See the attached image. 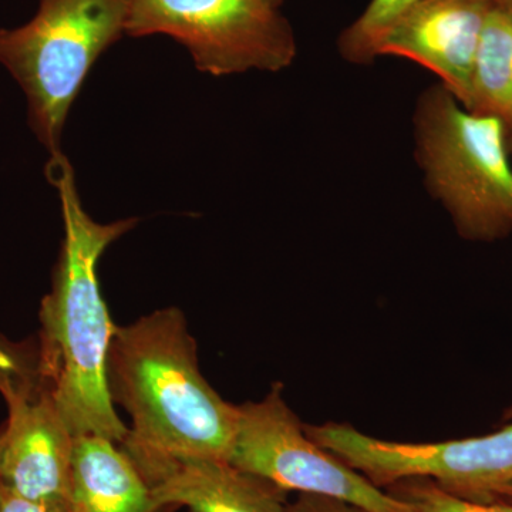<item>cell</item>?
<instances>
[{
	"label": "cell",
	"mask_w": 512,
	"mask_h": 512,
	"mask_svg": "<svg viewBox=\"0 0 512 512\" xmlns=\"http://www.w3.org/2000/svg\"><path fill=\"white\" fill-rule=\"evenodd\" d=\"M107 384L113 403L131 417L120 447L148 485L180 461L228 460L239 409L202 376L180 309H160L116 328Z\"/></svg>",
	"instance_id": "7a4b0ae2"
},
{
	"label": "cell",
	"mask_w": 512,
	"mask_h": 512,
	"mask_svg": "<svg viewBox=\"0 0 512 512\" xmlns=\"http://www.w3.org/2000/svg\"><path fill=\"white\" fill-rule=\"evenodd\" d=\"M495 500H503L512 503V483L500 488V490L495 493Z\"/></svg>",
	"instance_id": "ac0fdd59"
},
{
	"label": "cell",
	"mask_w": 512,
	"mask_h": 512,
	"mask_svg": "<svg viewBox=\"0 0 512 512\" xmlns=\"http://www.w3.org/2000/svg\"><path fill=\"white\" fill-rule=\"evenodd\" d=\"M39 386L37 355L0 338V393L6 403L25 396Z\"/></svg>",
	"instance_id": "9a60e30c"
},
{
	"label": "cell",
	"mask_w": 512,
	"mask_h": 512,
	"mask_svg": "<svg viewBox=\"0 0 512 512\" xmlns=\"http://www.w3.org/2000/svg\"><path fill=\"white\" fill-rule=\"evenodd\" d=\"M504 419L512 420V406L508 407V409L505 410Z\"/></svg>",
	"instance_id": "ffe728a7"
},
{
	"label": "cell",
	"mask_w": 512,
	"mask_h": 512,
	"mask_svg": "<svg viewBox=\"0 0 512 512\" xmlns=\"http://www.w3.org/2000/svg\"><path fill=\"white\" fill-rule=\"evenodd\" d=\"M47 177L59 191L64 239L52 289L40 306L39 382L74 436L121 444L128 427L114 410L107 384V356L117 326L101 295L97 264L137 220L94 221L84 211L62 151L50 157Z\"/></svg>",
	"instance_id": "6da1fadb"
},
{
	"label": "cell",
	"mask_w": 512,
	"mask_h": 512,
	"mask_svg": "<svg viewBox=\"0 0 512 512\" xmlns=\"http://www.w3.org/2000/svg\"><path fill=\"white\" fill-rule=\"evenodd\" d=\"M491 6L490 0H421L384 35L379 57H404L420 64L466 107Z\"/></svg>",
	"instance_id": "9c48e42d"
},
{
	"label": "cell",
	"mask_w": 512,
	"mask_h": 512,
	"mask_svg": "<svg viewBox=\"0 0 512 512\" xmlns=\"http://www.w3.org/2000/svg\"><path fill=\"white\" fill-rule=\"evenodd\" d=\"M2 433H3V430L0 429V444H2Z\"/></svg>",
	"instance_id": "603a6c76"
},
{
	"label": "cell",
	"mask_w": 512,
	"mask_h": 512,
	"mask_svg": "<svg viewBox=\"0 0 512 512\" xmlns=\"http://www.w3.org/2000/svg\"><path fill=\"white\" fill-rule=\"evenodd\" d=\"M414 157L424 184L466 241L512 234V163L507 128L468 111L437 83L421 92L413 114Z\"/></svg>",
	"instance_id": "3957f363"
},
{
	"label": "cell",
	"mask_w": 512,
	"mask_h": 512,
	"mask_svg": "<svg viewBox=\"0 0 512 512\" xmlns=\"http://www.w3.org/2000/svg\"><path fill=\"white\" fill-rule=\"evenodd\" d=\"M126 33L173 37L211 76L279 72L298 55L291 23L269 0H131Z\"/></svg>",
	"instance_id": "5b68a950"
},
{
	"label": "cell",
	"mask_w": 512,
	"mask_h": 512,
	"mask_svg": "<svg viewBox=\"0 0 512 512\" xmlns=\"http://www.w3.org/2000/svg\"><path fill=\"white\" fill-rule=\"evenodd\" d=\"M158 507L150 485L116 441L74 440L70 512H171Z\"/></svg>",
	"instance_id": "8fae6325"
},
{
	"label": "cell",
	"mask_w": 512,
	"mask_h": 512,
	"mask_svg": "<svg viewBox=\"0 0 512 512\" xmlns=\"http://www.w3.org/2000/svg\"><path fill=\"white\" fill-rule=\"evenodd\" d=\"M305 431L382 490L406 478H429L447 493L488 503L512 483V423L483 437L421 444L376 439L333 421L305 424Z\"/></svg>",
	"instance_id": "52a82bcc"
},
{
	"label": "cell",
	"mask_w": 512,
	"mask_h": 512,
	"mask_svg": "<svg viewBox=\"0 0 512 512\" xmlns=\"http://www.w3.org/2000/svg\"><path fill=\"white\" fill-rule=\"evenodd\" d=\"M466 109L495 117L512 133V16L495 6L481 33Z\"/></svg>",
	"instance_id": "7c38bea8"
},
{
	"label": "cell",
	"mask_w": 512,
	"mask_h": 512,
	"mask_svg": "<svg viewBox=\"0 0 512 512\" xmlns=\"http://www.w3.org/2000/svg\"><path fill=\"white\" fill-rule=\"evenodd\" d=\"M396 500L409 505L414 512H512V503L503 500H464L444 491L429 478H406L384 488Z\"/></svg>",
	"instance_id": "5bb4252c"
},
{
	"label": "cell",
	"mask_w": 512,
	"mask_h": 512,
	"mask_svg": "<svg viewBox=\"0 0 512 512\" xmlns=\"http://www.w3.org/2000/svg\"><path fill=\"white\" fill-rule=\"evenodd\" d=\"M239 417L228 461L291 493L320 495L365 512H414L376 487L306 434L284 397V384H272L259 402L238 406Z\"/></svg>",
	"instance_id": "8992f818"
},
{
	"label": "cell",
	"mask_w": 512,
	"mask_h": 512,
	"mask_svg": "<svg viewBox=\"0 0 512 512\" xmlns=\"http://www.w3.org/2000/svg\"><path fill=\"white\" fill-rule=\"evenodd\" d=\"M0 484L30 500L69 504L76 436L42 384L8 403Z\"/></svg>",
	"instance_id": "ba28073f"
},
{
	"label": "cell",
	"mask_w": 512,
	"mask_h": 512,
	"mask_svg": "<svg viewBox=\"0 0 512 512\" xmlns=\"http://www.w3.org/2000/svg\"><path fill=\"white\" fill-rule=\"evenodd\" d=\"M508 150H510V156L512 157V133L508 134Z\"/></svg>",
	"instance_id": "44dd1931"
},
{
	"label": "cell",
	"mask_w": 512,
	"mask_h": 512,
	"mask_svg": "<svg viewBox=\"0 0 512 512\" xmlns=\"http://www.w3.org/2000/svg\"><path fill=\"white\" fill-rule=\"evenodd\" d=\"M0 512H70L69 504L30 500L0 484Z\"/></svg>",
	"instance_id": "2e32d148"
},
{
	"label": "cell",
	"mask_w": 512,
	"mask_h": 512,
	"mask_svg": "<svg viewBox=\"0 0 512 512\" xmlns=\"http://www.w3.org/2000/svg\"><path fill=\"white\" fill-rule=\"evenodd\" d=\"M491 5L495 8L504 10L512 16V0H490Z\"/></svg>",
	"instance_id": "d6986e66"
},
{
	"label": "cell",
	"mask_w": 512,
	"mask_h": 512,
	"mask_svg": "<svg viewBox=\"0 0 512 512\" xmlns=\"http://www.w3.org/2000/svg\"><path fill=\"white\" fill-rule=\"evenodd\" d=\"M419 2L421 0H370L362 15L340 33V56L359 66L375 62L384 35Z\"/></svg>",
	"instance_id": "4fadbf2b"
},
{
	"label": "cell",
	"mask_w": 512,
	"mask_h": 512,
	"mask_svg": "<svg viewBox=\"0 0 512 512\" xmlns=\"http://www.w3.org/2000/svg\"><path fill=\"white\" fill-rule=\"evenodd\" d=\"M289 512H365L355 505L320 497V495L299 494L295 503L289 504Z\"/></svg>",
	"instance_id": "e0dca14e"
},
{
	"label": "cell",
	"mask_w": 512,
	"mask_h": 512,
	"mask_svg": "<svg viewBox=\"0 0 512 512\" xmlns=\"http://www.w3.org/2000/svg\"><path fill=\"white\" fill-rule=\"evenodd\" d=\"M158 507L191 512H289L288 493L225 458H197L168 467L150 483Z\"/></svg>",
	"instance_id": "30bf717a"
},
{
	"label": "cell",
	"mask_w": 512,
	"mask_h": 512,
	"mask_svg": "<svg viewBox=\"0 0 512 512\" xmlns=\"http://www.w3.org/2000/svg\"><path fill=\"white\" fill-rule=\"evenodd\" d=\"M269 2H271L272 5L276 6V8H279V6L282 5V2H284V0H269Z\"/></svg>",
	"instance_id": "7402d4cb"
},
{
	"label": "cell",
	"mask_w": 512,
	"mask_h": 512,
	"mask_svg": "<svg viewBox=\"0 0 512 512\" xmlns=\"http://www.w3.org/2000/svg\"><path fill=\"white\" fill-rule=\"evenodd\" d=\"M130 3L39 0L28 23L0 29V66L22 87L30 127L52 156L93 64L126 33Z\"/></svg>",
	"instance_id": "277c9868"
}]
</instances>
